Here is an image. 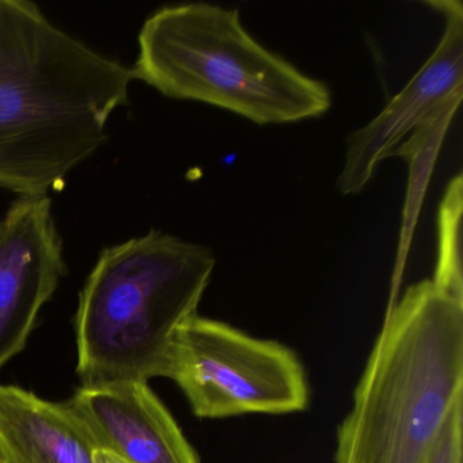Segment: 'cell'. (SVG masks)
<instances>
[{"instance_id":"cell-8","label":"cell","mask_w":463,"mask_h":463,"mask_svg":"<svg viewBox=\"0 0 463 463\" xmlns=\"http://www.w3.org/2000/svg\"><path fill=\"white\" fill-rule=\"evenodd\" d=\"M70 405L99 449L129 463H200L169 409L146 382L82 386Z\"/></svg>"},{"instance_id":"cell-6","label":"cell","mask_w":463,"mask_h":463,"mask_svg":"<svg viewBox=\"0 0 463 463\" xmlns=\"http://www.w3.org/2000/svg\"><path fill=\"white\" fill-rule=\"evenodd\" d=\"M443 14V36L432 55L408 85L370 123L346 139L345 162L337 188L345 196L360 194L414 131L454 116L463 97V6L458 0L427 2Z\"/></svg>"},{"instance_id":"cell-1","label":"cell","mask_w":463,"mask_h":463,"mask_svg":"<svg viewBox=\"0 0 463 463\" xmlns=\"http://www.w3.org/2000/svg\"><path fill=\"white\" fill-rule=\"evenodd\" d=\"M131 67L56 26L36 4L0 0V188L45 196L108 139Z\"/></svg>"},{"instance_id":"cell-9","label":"cell","mask_w":463,"mask_h":463,"mask_svg":"<svg viewBox=\"0 0 463 463\" xmlns=\"http://www.w3.org/2000/svg\"><path fill=\"white\" fill-rule=\"evenodd\" d=\"M97 446L70 402L0 384V459L5 463H94Z\"/></svg>"},{"instance_id":"cell-11","label":"cell","mask_w":463,"mask_h":463,"mask_svg":"<svg viewBox=\"0 0 463 463\" xmlns=\"http://www.w3.org/2000/svg\"><path fill=\"white\" fill-rule=\"evenodd\" d=\"M463 402L458 403L436 436L424 463H462Z\"/></svg>"},{"instance_id":"cell-4","label":"cell","mask_w":463,"mask_h":463,"mask_svg":"<svg viewBox=\"0 0 463 463\" xmlns=\"http://www.w3.org/2000/svg\"><path fill=\"white\" fill-rule=\"evenodd\" d=\"M137 44L134 80L169 99L213 105L259 126L321 118L332 107L329 88L260 44L237 9L162 7L143 24Z\"/></svg>"},{"instance_id":"cell-2","label":"cell","mask_w":463,"mask_h":463,"mask_svg":"<svg viewBox=\"0 0 463 463\" xmlns=\"http://www.w3.org/2000/svg\"><path fill=\"white\" fill-rule=\"evenodd\" d=\"M463 402V299L432 280L387 307L337 430L335 463H424Z\"/></svg>"},{"instance_id":"cell-13","label":"cell","mask_w":463,"mask_h":463,"mask_svg":"<svg viewBox=\"0 0 463 463\" xmlns=\"http://www.w3.org/2000/svg\"><path fill=\"white\" fill-rule=\"evenodd\" d=\"M0 463H5L4 460L0 459Z\"/></svg>"},{"instance_id":"cell-5","label":"cell","mask_w":463,"mask_h":463,"mask_svg":"<svg viewBox=\"0 0 463 463\" xmlns=\"http://www.w3.org/2000/svg\"><path fill=\"white\" fill-rule=\"evenodd\" d=\"M165 378L200 419L298 413L310 401L307 373L291 348L199 314L178 327Z\"/></svg>"},{"instance_id":"cell-10","label":"cell","mask_w":463,"mask_h":463,"mask_svg":"<svg viewBox=\"0 0 463 463\" xmlns=\"http://www.w3.org/2000/svg\"><path fill=\"white\" fill-rule=\"evenodd\" d=\"M462 175L452 178L441 200L438 216V262L430 280L458 299H463L460 223H462Z\"/></svg>"},{"instance_id":"cell-7","label":"cell","mask_w":463,"mask_h":463,"mask_svg":"<svg viewBox=\"0 0 463 463\" xmlns=\"http://www.w3.org/2000/svg\"><path fill=\"white\" fill-rule=\"evenodd\" d=\"M66 273L52 200L17 197L0 219V368L25 348Z\"/></svg>"},{"instance_id":"cell-3","label":"cell","mask_w":463,"mask_h":463,"mask_svg":"<svg viewBox=\"0 0 463 463\" xmlns=\"http://www.w3.org/2000/svg\"><path fill=\"white\" fill-rule=\"evenodd\" d=\"M215 267L207 246L158 230L105 248L75 317L83 386L165 378L175 333L197 314Z\"/></svg>"},{"instance_id":"cell-12","label":"cell","mask_w":463,"mask_h":463,"mask_svg":"<svg viewBox=\"0 0 463 463\" xmlns=\"http://www.w3.org/2000/svg\"><path fill=\"white\" fill-rule=\"evenodd\" d=\"M94 463H129L124 460L123 458L118 457L113 452L108 451V449H97L96 457H94Z\"/></svg>"}]
</instances>
